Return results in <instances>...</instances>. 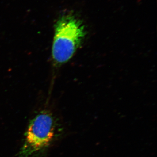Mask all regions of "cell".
Returning a JSON list of instances; mask_svg holds the SVG:
<instances>
[{"label": "cell", "instance_id": "7a4b0ae2", "mask_svg": "<svg viewBox=\"0 0 157 157\" xmlns=\"http://www.w3.org/2000/svg\"><path fill=\"white\" fill-rule=\"evenodd\" d=\"M55 135L54 121L47 110L39 113L29 124L21 149L15 157H29L49 146Z\"/></svg>", "mask_w": 157, "mask_h": 157}, {"label": "cell", "instance_id": "6da1fadb", "mask_svg": "<svg viewBox=\"0 0 157 157\" xmlns=\"http://www.w3.org/2000/svg\"><path fill=\"white\" fill-rule=\"evenodd\" d=\"M86 32L83 23L74 14L69 13L59 17L54 25L52 49L56 66H62L72 58L83 43Z\"/></svg>", "mask_w": 157, "mask_h": 157}]
</instances>
